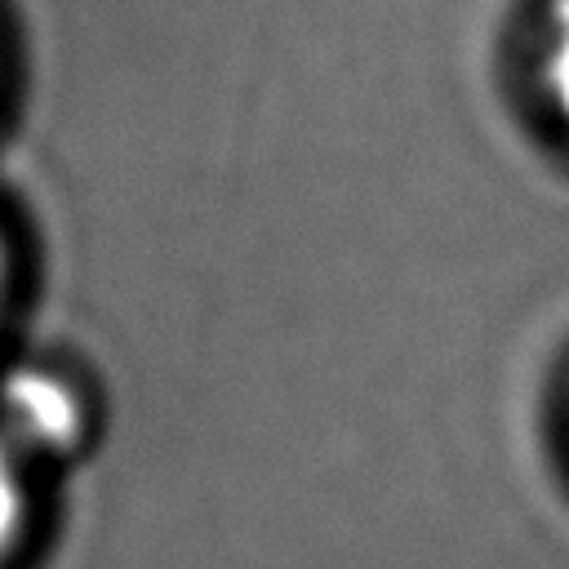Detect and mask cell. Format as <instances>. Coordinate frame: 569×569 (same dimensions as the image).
Returning <instances> with one entry per match:
<instances>
[{"label": "cell", "instance_id": "cell-1", "mask_svg": "<svg viewBox=\"0 0 569 569\" xmlns=\"http://www.w3.org/2000/svg\"><path fill=\"white\" fill-rule=\"evenodd\" d=\"M80 431V405L53 373L18 369L0 382V440L9 449H62Z\"/></svg>", "mask_w": 569, "mask_h": 569}, {"label": "cell", "instance_id": "cell-2", "mask_svg": "<svg viewBox=\"0 0 569 569\" xmlns=\"http://www.w3.org/2000/svg\"><path fill=\"white\" fill-rule=\"evenodd\" d=\"M542 89L556 116L569 124V0H551L547 49H542Z\"/></svg>", "mask_w": 569, "mask_h": 569}, {"label": "cell", "instance_id": "cell-3", "mask_svg": "<svg viewBox=\"0 0 569 569\" xmlns=\"http://www.w3.org/2000/svg\"><path fill=\"white\" fill-rule=\"evenodd\" d=\"M18 511H22V493H18V471H13V449L0 440V551L18 529Z\"/></svg>", "mask_w": 569, "mask_h": 569}, {"label": "cell", "instance_id": "cell-4", "mask_svg": "<svg viewBox=\"0 0 569 569\" xmlns=\"http://www.w3.org/2000/svg\"><path fill=\"white\" fill-rule=\"evenodd\" d=\"M0 271H4V258H0Z\"/></svg>", "mask_w": 569, "mask_h": 569}]
</instances>
